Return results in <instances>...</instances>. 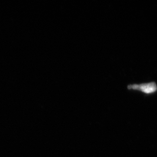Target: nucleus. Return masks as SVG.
<instances>
[{
    "instance_id": "obj_1",
    "label": "nucleus",
    "mask_w": 157,
    "mask_h": 157,
    "mask_svg": "<svg viewBox=\"0 0 157 157\" xmlns=\"http://www.w3.org/2000/svg\"><path fill=\"white\" fill-rule=\"evenodd\" d=\"M128 89L141 92L145 94H153L157 91V85L155 82L140 84L129 85Z\"/></svg>"
}]
</instances>
